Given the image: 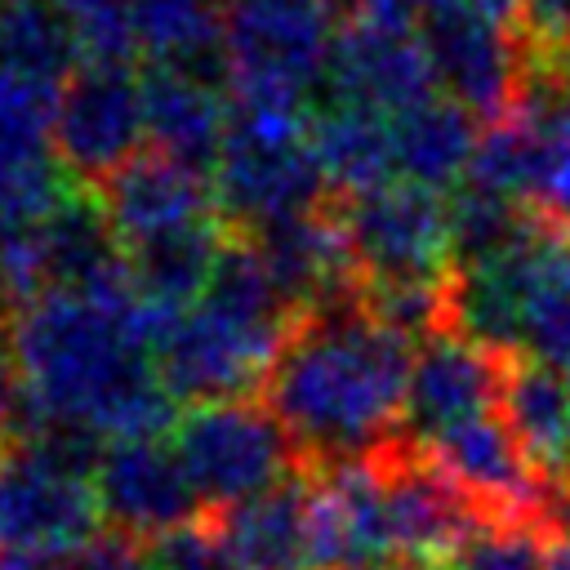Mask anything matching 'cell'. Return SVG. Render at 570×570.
<instances>
[{"mask_svg": "<svg viewBox=\"0 0 570 570\" xmlns=\"http://www.w3.org/2000/svg\"><path fill=\"white\" fill-rule=\"evenodd\" d=\"M160 334L125 263L94 285H58L13 307L9 347L22 383V432L94 445L165 436L178 401L156 365Z\"/></svg>", "mask_w": 570, "mask_h": 570, "instance_id": "cell-1", "label": "cell"}, {"mask_svg": "<svg viewBox=\"0 0 570 570\" xmlns=\"http://www.w3.org/2000/svg\"><path fill=\"white\" fill-rule=\"evenodd\" d=\"M414 338L379 321L361 289L303 307L263 383L298 454L316 463L379 454L405 423Z\"/></svg>", "mask_w": 570, "mask_h": 570, "instance_id": "cell-2", "label": "cell"}, {"mask_svg": "<svg viewBox=\"0 0 570 570\" xmlns=\"http://www.w3.org/2000/svg\"><path fill=\"white\" fill-rule=\"evenodd\" d=\"M334 40L330 0H223L218 76L232 102L312 111Z\"/></svg>", "mask_w": 570, "mask_h": 570, "instance_id": "cell-3", "label": "cell"}, {"mask_svg": "<svg viewBox=\"0 0 570 570\" xmlns=\"http://www.w3.org/2000/svg\"><path fill=\"white\" fill-rule=\"evenodd\" d=\"M102 445L18 432L0 441V552L76 557L102 534L94 459Z\"/></svg>", "mask_w": 570, "mask_h": 570, "instance_id": "cell-4", "label": "cell"}, {"mask_svg": "<svg viewBox=\"0 0 570 570\" xmlns=\"http://www.w3.org/2000/svg\"><path fill=\"white\" fill-rule=\"evenodd\" d=\"M209 178L223 218L249 232L321 205L330 183L312 151V111L232 102L227 138Z\"/></svg>", "mask_w": 570, "mask_h": 570, "instance_id": "cell-5", "label": "cell"}, {"mask_svg": "<svg viewBox=\"0 0 570 570\" xmlns=\"http://www.w3.org/2000/svg\"><path fill=\"white\" fill-rule=\"evenodd\" d=\"M463 183L521 200L534 218L570 227V76L534 67L521 102L481 129Z\"/></svg>", "mask_w": 570, "mask_h": 570, "instance_id": "cell-6", "label": "cell"}, {"mask_svg": "<svg viewBox=\"0 0 570 570\" xmlns=\"http://www.w3.org/2000/svg\"><path fill=\"white\" fill-rule=\"evenodd\" d=\"M169 445L178 450L200 503L218 512L285 485L298 454L272 405L249 396L187 405L169 428Z\"/></svg>", "mask_w": 570, "mask_h": 570, "instance_id": "cell-7", "label": "cell"}, {"mask_svg": "<svg viewBox=\"0 0 570 570\" xmlns=\"http://www.w3.org/2000/svg\"><path fill=\"white\" fill-rule=\"evenodd\" d=\"M294 321L254 316L218 298H196L156 343V365L178 405L249 396L267 383Z\"/></svg>", "mask_w": 570, "mask_h": 570, "instance_id": "cell-8", "label": "cell"}, {"mask_svg": "<svg viewBox=\"0 0 570 570\" xmlns=\"http://www.w3.org/2000/svg\"><path fill=\"white\" fill-rule=\"evenodd\" d=\"M361 285L454 281L450 196L410 178H392L338 209Z\"/></svg>", "mask_w": 570, "mask_h": 570, "instance_id": "cell-9", "label": "cell"}, {"mask_svg": "<svg viewBox=\"0 0 570 570\" xmlns=\"http://www.w3.org/2000/svg\"><path fill=\"white\" fill-rule=\"evenodd\" d=\"M147 138L142 76L129 62H80L53 89V156L80 187L107 183Z\"/></svg>", "mask_w": 570, "mask_h": 570, "instance_id": "cell-10", "label": "cell"}, {"mask_svg": "<svg viewBox=\"0 0 570 570\" xmlns=\"http://www.w3.org/2000/svg\"><path fill=\"white\" fill-rule=\"evenodd\" d=\"M303 490L312 570H396L401 548L387 517L379 454L321 463Z\"/></svg>", "mask_w": 570, "mask_h": 570, "instance_id": "cell-11", "label": "cell"}, {"mask_svg": "<svg viewBox=\"0 0 570 570\" xmlns=\"http://www.w3.org/2000/svg\"><path fill=\"white\" fill-rule=\"evenodd\" d=\"M423 45L436 71V89L463 102L481 120L508 116L534 76L530 45L521 40L517 22H503V18L428 13Z\"/></svg>", "mask_w": 570, "mask_h": 570, "instance_id": "cell-12", "label": "cell"}, {"mask_svg": "<svg viewBox=\"0 0 570 570\" xmlns=\"http://www.w3.org/2000/svg\"><path fill=\"white\" fill-rule=\"evenodd\" d=\"M89 476H94L102 521L129 539H160L196 521L200 512V494L178 450L160 436L107 441Z\"/></svg>", "mask_w": 570, "mask_h": 570, "instance_id": "cell-13", "label": "cell"}, {"mask_svg": "<svg viewBox=\"0 0 570 570\" xmlns=\"http://www.w3.org/2000/svg\"><path fill=\"white\" fill-rule=\"evenodd\" d=\"M120 249H138L178 232L223 223L209 169L183 165L165 151H138L107 183L94 187Z\"/></svg>", "mask_w": 570, "mask_h": 570, "instance_id": "cell-14", "label": "cell"}, {"mask_svg": "<svg viewBox=\"0 0 570 570\" xmlns=\"http://www.w3.org/2000/svg\"><path fill=\"white\" fill-rule=\"evenodd\" d=\"M508 361L512 356L463 334L459 325H441L428 338H419L410 361V387H405L410 441H423L450 423L499 410Z\"/></svg>", "mask_w": 570, "mask_h": 570, "instance_id": "cell-15", "label": "cell"}, {"mask_svg": "<svg viewBox=\"0 0 570 570\" xmlns=\"http://www.w3.org/2000/svg\"><path fill=\"white\" fill-rule=\"evenodd\" d=\"M71 187L53 156V89L0 62V223L40 218Z\"/></svg>", "mask_w": 570, "mask_h": 570, "instance_id": "cell-16", "label": "cell"}, {"mask_svg": "<svg viewBox=\"0 0 570 570\" xmlns=\"http://www.w3.org/2000/svg\"><path fill=\"white\" fill-rule=\"evenodd\" d=\"M490 263L512 298L517 352L570 370V227L534 218V227Z\"/></svg>", "mask_w": 570, "mask_h": 570, "instance_id": "cell-17", "label": "cell"}, {"mask_svg": "<svg viewBox=\"0 0 570 570\" xmlns=\"http://www.w3.org/2000/svg\"><path fill=\"white\" fill-rule=\"evenodd\" d=\"M432 94L441 89H436L423 31H396L374 22H352L338 31L330 71H325V98L396 116Z\"/></svg>", "mask_w": 570, "mask_h": 570, "instance_id": "cell-18", "label": "cell"}, {"mask_svg": "<svg viewBox=\"0 0 570 570\" xmlns=\"http://www.w3.org/2000/svg\"><path fill=\"white\" fill-rule=\"evenodd\" d=\"M383 494L401 561H445L485 521L481 508L419 450H379Z\"/></svg>", "mask_w": 570, "mask_h": 570, "instance_id": "cell-19", "label": "cell"}, {"mask_svg": "<svg viewBox=\"0 0 570 570\" xmlns=\"http://www.w3.org/2000/svg\"><path fill=\"white\" fill-rule=\"evenodd\" d=\"M254 245L263 249L276 285L285 289V298L303 312L330 298H343L361 285L356 276V258H352V240L343 227L338 209H298L285 214L258 232H249Z\"/></svg>", "mask_w": 570, "mask_h": 570, "instance_id": "cell-20", "label": "cell"}, {"mask_svg": "<svg viewBox=\"0 0 570 570\" xmlns=\"http://www.w3.org/2000/svg\"><path fill=\"white\" fill-rule=\"evenodd\" d=\"M142 107H147L151 151H165L196 169H214L232 120L227 85H218L214 71L151 62L142 71Z\"/></svg>", "mask_w": 570, "mask_h": 570, "instance_id": "cell-21", "label": "cell"}, {"mask_svg": "<svg viewBox=\"0 0 570 570\" xmlns=\"http://www.w3.org/2000/svg\"><path fill=\"white\" fill-rule=\"evenodd\" d=\"M499 414L508 419L539 476L570 494V374L534 356L508 361Z\"/></svg>", "mask_w": 570, "mask_h": 570, "instance_id": "cell-22", "label": "cell"}, {"mask_svg": "<svg viewBox=\"0 0 570 570\" xmlns=\"http://www.w3.org/2000/svg\"><path fill=\"white\" fill-rule=\"evenodd\" d=\"M392 142H396V178L454 191L472 169L481 129L463 102H454L450 94H432L392 116Z\"/></svg>", "mask_w": 570, "mask_h": 570, "instance_id": "cell-23", "label": "cell"}, {"mask_svg": "<svg viewBox=\"0 0 570 570\" xmlns=\"http://www.w3.org/2000/svg\"><path fill=\"white\" fill-rule=\"evenodd\" d=\"M312 151L325 183L343 196H365L396 178L392 116L356 102H325L312 111Z\"/></svg>", "mask_w": 570, "mask_h": 570, "instance_id": "cell-24", "label": "cell"}, {"mask_svg": "<svg viewBox=\"0 0 570 570\" xmlns=\"http://www.w3.org/2000/svg\"><path fill=\"white\" fill-rule=\"evenodd\" d=\"M218 534L236 570H312L307 490L285 481L218 512Z\"/></svg>", "mask_w": 570, "mask_h": 570, "instance_id": "cell-25", "label": "cell"}, {"mask_svg": "<svg viewBox=\"0 0 570 570\" xmlns=\"http://www.w3.org/2000/svg\"><path fill=\"white\" fill-rule=\"evenodd\" d=\"M134 36L147 62L223 67V0H129Z\"/></svg>", "mask_w": 570, "mask_h": 570, "instance_id": "cell-26", "label": "cell"}, {"mask_svg": "<svg viewBox=\"0 0 570 570\" xmlns=\"http://www.w3.org/2000/svg\"><path fill=\"white\" fill-rule=\"evenodd\" d=\"M0 62L58 89L80 62V45L53 0H4L0 9Z\"/></svg>", "mask_w": 570, "mask_h": 570, "instance_id": "cell-27", "label": "cell"}, {"mask_svg": "<svg viewBox=\"0 0 570 570\" xmlns=\"http://www.w3.org/2000/svg\"><path fill=\"white\" fill-rule=\"evenodd\" d=\"M530 227H534V214H530L521 200L499 196V191H490V187L459 183V187H454V196H450L454 267L503 254V249H508V245H517Z\"/></svg>", "mask_w": 570, "mask_h": 570, "instance_id": "cell-28", "label": "cell"}, {"mask_svg": "<svg viewBox=\"0 0 570 570\" xmlns=\"http://www.w3.org/2000/svg\"><path fill=\"white\" fill-rule=\"evenodd\" d=\"M548 525L485 517L454 552L450 570H543Z\"/></svg>", "mask_w": 570, "mask_h": 570, "instance_id": "cell-29", "label": "cell"}, {"mask_svg": "<svg viewBox=\"0 0 570 570\" xmlns=\"http://www.w3.org/2000/svg\"><path fill=\"white\" fill-rule=\"evenodd\" d=\"M85 53V62H129L138 49L129 0H53Z\"/></svg>", "mask_w": 570, "mask_h": 570, "instance_id": "cell-30", "label": "cell"}, {"mask_svg": "<svg viewBox=\"0 0 570 570\" xmlns=\"http://www.w3.org/2000/svg\"><path fill=\"white\" fill-rule=\"evenodd\" d=\"M151 561L156 570H236L218 525H205V521H187L151 539Z\"/></svg>", "mask_w": 570, "mask_h": 570, "instance_id": "cell-31", "label": "cell"}, {"mask_svg": "<svg viewBox=\"0 0 570 570\" xmlns=\"http://www.w3.org/2000/svg\"><path fill=\"white\" fill-rule=\"evenodd\" d=\"M517 31L534 67H561L570 53V0H517Z\"/></svg>", "mask_w": 570, "mask_h": 570, "instance_id": "cell-32", "label": "cell"}, {"mask_svg": "<svg viewBox=\"0 0 570 570\" xmlns=\"http://www.w3.org/2000/svg\"><path fill=\"white\" fill-rule=\"evenodd\" d=\"M71 570H156V561H151V548H142V539L111 530V534H98L94 543H85L71 557Z\"/></svg>", "mask_w": 570, "mask_h": 570, "instance_id": "cell-33", "label": "cell"}, {"mask_svg": "<svg viewBox=\"0 0 570 570\" xmlns=\"http://www.w3.org/2000/svg\"><path fill=\"white\" fill-rule=\"evenodd\" d=\"M419 18H423V0H356V13H352V22H374L396 31H414Z\"/></svg>", "mask_w": 570, "mask_h": 570, "instance_id": "cell-34", "label": "cell"}, {"mask_svg": "<svg viewBox=\"0 0 570 570\" xmlns=\"http://www.w3.org/2000/svg\"><path fill=\"white\" fill-rule=\"evenodd\" d=\"M428 13H485V18H503L517 22V0H423Z\"/></svg>", "mask_w": 570, "mask_h": 570, "instance_id": "cell-35", "label": "cell"}, {"mask_svg": "<svg viewBox=\"0 0 570 570\" xmlns=\"http://www.w3.org/2000/svg\"><path fill=\"white\" fill-rule=\"evenodd\" d=\"M543 570H570V521L548 530V548H543Z\"/></svg>", "mask_w": 570, "mask_h": 570, "instance_id": "cell-36", "label": "cell"}, {"mask_svg": "<svg viewBox=\"0 0 570 570\" xmlns=\"http://www.w3.org/2000/svg\"><path fill=\"white\" fill-rule=\"evenodd\" d=\"M396 570H445L441 561H401Z\"/></svg>", "mask_w": 570, "mask_h": 570, "instance_id": "cell-37", "label": "cell"}, {"mask_svg": "<svg viewBox=\"0 0 570 570\" xmlns=\"http://www.w3.org/2000/svg\"><path fill=\"white\" fill-rule=\"evenodd\" d=\"M334 4V13H356V0H330Z\"/></svg>", "mask_w": 570, "mask_h": 570, "instance_id": "cell-38", "label": "cell"}, {"mask_svg": "<svg viewBox=\"0 0 570 570\" xmlns=\"http://www.w3.org/2000/svg\"><path fill=\"white\" fill-rule=\"evenodd\" d=\"M0 9H4V0H0Z\"/></svg>", "mask_w": 570, "mask_h": 570, "instance_id": "cell-39", "label": "cell"}, {"mask_svg": "<svg viewBox=\"0 0 570 570\" xmlns=\"http://www.w3.org/2000/svg\"><path fill=\"white\" fill-rule=\"evenodd\" d=\"M566 374H570V370H566Z\"/></svg>", "mask_w": 570, "mask_h": 570, "instance_id": "cell-40", "label": "cell"}]
</instances>
